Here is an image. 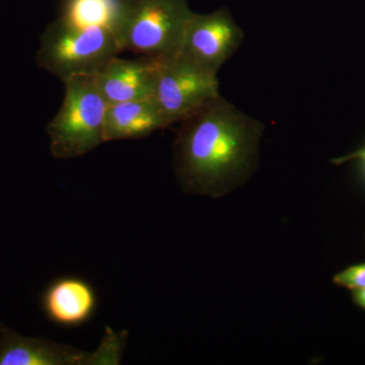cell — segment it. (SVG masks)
<instances>
[{"label": "cell", "instance_id": "cell-6", "mask_svg": "<svg viewBox=\"0 0 365 365\" xmlns=\"http://www.w3.org/2000/svg\"><path fill=\"white\" fill-rule=\"evenodd\" d=\"M220 96L217 74L178 54L160 60L155 98L170 125Z\"/></svg>", "mask_w": 365, "mask_h": 365}, {"label": "cell", "instance_id": "cell-8", "mask_svg": "<svg viewBox=\"0 0 365 365\" xmlns=\"http://www.w3.org/2000/svg\"><path fill=\"white\" fill-rule=\"evenodd\" d=\"M98 302L93 285L76 276L53 280L41 295V309L48 321L66 328L88 323L97 311Z\"/></svg>", "mask_w": 365, "mask_h": 365}, {"label": "cell", "instance_id": "cell-4", "mask_svg": "<svg viewBox=\"0 0 365 365\" xmlns=\"http://www.w3.org/2000/svg\"><path fill=\"white\" fill-rule=\"evenodd\" d=\"M120 52L111 31L71 25L57 18L41 37L37 62L41 68L64 81L97 74Z\"/></svg>", "mask_w": 365, "mask_h": 365}, {"label": "cell", "instance_id": "cell-13", "mask_svg": "<svg viewBox=\"0 0 365 365\" xmlns=\"http://www.w3.org/2000/svg\"><path fill=\"white\" fill-rule=\"evenodd\" d=\"M350 160H359V162H361L365 165V148H360V150L344 155V157L336 158V160H333V163H335V165H342V163L350 162Z\"/></svg>", "mask_w": 365, "mask_h": 365}, {"label": "cell", "instance_id": "cell-7", "mask_svg": "<svg viewBox=\"0 0 365 365\" xmlns=\"http://www.w3.org/2000/svg\"><path fill=\"white\" fill-rule=\"evenodd\" d=\"M244 37L228 9H216L210 14L193 13L178 53L217 74L241 47Z\"/></svg>", "mask_w": 365, "mask_h": 365}, {"label": "cell", "instance_id": "cell-10", "mask_svg": "<svg viewBox=\"0 0 365 365\" xmlns=\"http://www.w3.org/2000/svg\"><path fill=\"white\" fill-rule=\"evenodd\" d=\"M170 126L155 98L110 104L105 122V141L141 139Z\"/></svg>", "mask_w": 365, "mask_h": 365}, {"label": "cell", "instance_id": "cell-1", "mask_svg": "<svg viewBox=\"0 0 365 365\" xmlns=\"http://www.w3.org/2000/svg\"><path fill=\"white\" fill-rule=\"evenodd\" d=\"M180 123L174 169L185 192L220 198L249 181L258 165L260 121L220 95Z\"/></svg>", "mask_w": 365, "mask_h": 365}, {"label": "cell", "instance_id": "cell-2", "mask_svg": "<svg viewBox=\"0 0 365 365\" xmlns=\"http://www.w3.org/2000/svg\"><path fill=\"white\" fill-rule=\"evenodd\" d=\"M63 102L47 125L50 151L58 160L83 157L105 141L109 103L98 88L96 74L63 81Z\"/></svg>", "mask_w": 365, "mask_h": 365}, {"label": "cell", "instance_id": "cell-11", "mask_svg": "<svg viewBox=\"0 0 365 365\" xmlns=\"http://www.w3.org/2000/svg\"><path fill=\"white\" fill-rule=\"evenodd\" d=\"M124 0H63L59 20L79 26L102 28L116 36Z\"/></svg>", "mask_w": 365, "mask_h": 365}, {"label": "cell", "instance_id": "cell-9", "mask_svg": "<svg viewBox=\"0 0 365 365\" xmlns=\"http://www.w3.org/2000/svg\"><path fill=\"white\" fill-rule=\"evenodd\" d=\"M160 60L143 56L139 59L110 60L96 74L98 88L110 104L153 98Z\"/></svg>", "mask_w": 365, "mask_h": 365}, {"label": "cell", "instance_id": "cell-14", "mask_svg": "<svg viewBox=\"0 0 365 365\" xmlns=\"http://www.w3.org/2000/svg\"><path fill=\"white\" fill-rule=\"evenodd\" d=\"M355 300H356L357 304L365 309V288L362 289H357L354 294Z\"/></svg>", "mask_w": 365, "mask_h": 365}, {"label": "cell", "instance_id": "cell-5", "mask_svg": "<svg viewBox=\"0 0 365 365\" xmlns=\"http://www.w3.org/2000/svg\"><path fill=\"white\" fill-rule=\"evenodd\" d=\"M126 340V332L107 328L97 351L86 352L46 338L26 337L0 325V365H117Z\"/></svg>", "mask_w": 365, "mask_h": 365}, {"label": "cell", "instance_id": "cell-3", "mask_svg": "<svg viewBox=\"0 0 365 365\" xmlns=\"http://www.w3.org/2000/svg\"><path fill=\"white\" fill-rule=\"evenodd\" d=\"M192 14L188 0H124L116 31L121 52L158 60L174 56Z\"/></svg>", "mask_w": 365, "mask_h": 365}, {"label": "cell", "instance_id": "cell-12", "mask_svg": "<svg viewBox=\"0 0 365 365\" xmlns=\"http://www.w3.org/2000/svg\"><path fill=\"white\" fill-rule=\"evenodd\" d=\"M334 282L350 289L365 288V264L352 266L334 277Z\"/></svg>", "mask_w": 365, "mask_h": 365}]
</instances>
